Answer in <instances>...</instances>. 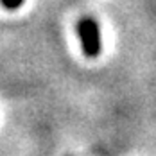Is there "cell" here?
Masks as SVG:
<instances>
[{
  "instance_id": "cell-2",
  "label": "cell",
  "mask_w": 156,
  "mask_h": 156,
  "mask_svg": "<svg viewBox=\"0 0 156 156\" xmlns=\"http://www.w3.org/2000/svg\"><path fill=\"white\" fill-rule=\"evenodd\" d=\"M23 4V0H2V5L5 9H18Z\"/></svg>"
},
{
  "instance_id": "cell-1",
  "label": "cell",
  "mask_w": 156,
  "mask_h": 156,
  "mask_svg": "<svg viewBox=\"0 0 156 156\" xmlns=\"http://www.w3.org/2000/svg\"><path fill=\"white\" fill-rule=\"evenodd\" d=\"M77 34L83 43V52L86 58H97L101 54V31L94 18L86 16L77 23Z\"/></svg>"
}]
</instances>
